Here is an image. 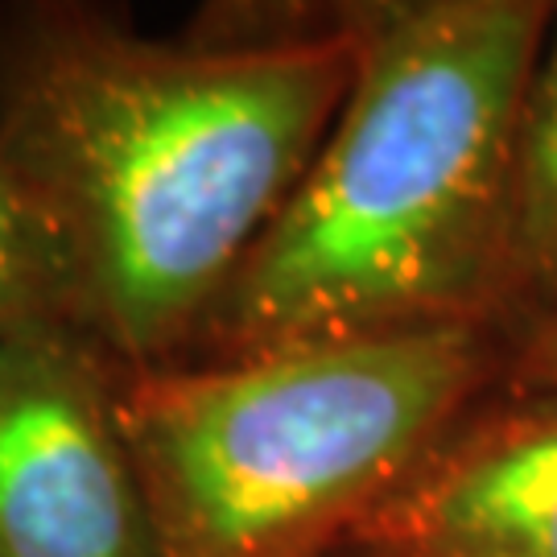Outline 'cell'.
<instances>
[{"instance_id":"277c9868","label":"cell","mask_w":557,"mask_h":557,"mask_svg":"<svg viewBox=\"0 0 557 557\" xmlns=\"http://www.w3.org/2000/svg\"><path fill=\"white\" fill-rule=\"evenodd\" d=\"M120 380L79 322L0 331V557H158Z\"/></svg>"},{"instance_id":"7a4b0ae2","label":"cell","mask_w":557,"mask_h":557,"mask_svg":"<svg viewBox=\"0 0 557 557\" xmlns=\"http://www.w3.org/2000/svg\"><path fill=\"white\" fill-rule=\"evenodd\" d=\"M554 4L351 13L356 79L182 363L508 319L520 103Z\"/></svg>"},{"instance_id":"ba28073f","label":"cell","mask_w":557,"mask_h":557,"mask_svg":"<svg viewBox=\"0 0 557 557\" xmlns=\"http://www.w3.org/2000/svg\"><path fill=\"white\" fill-rule=\"evenodd\" d=\"M504 388L512 397H557V314L520 331L517 351L504 359Z\"/></svg>"},{"instance_id":"52a82bcc","label":"cell","mask_w":557,"mask_h":557,"mask_svg":"<svg viewBox=\"0 0 557 557\" xmlns=\"http://www.w3.org/2000/svg\"><path fill=\"white\" fill-rule=\"evenodd\" d=\"M38 319H71L66 285L46 227L0 165V331Z\"/></svg>"},{"instance_id":"6da1fadb","label":"cell","mask_w":557,"mask_h":557,"mask_svg":"<svg viewBox=\"0 0 557 557\" xmlns=\"http://www.w3.org/2000/svg\"><path fill=\"white\" fill-rule=\"evenodd\" d=\"M351 79V17L153 41L34 9L0 29V165L50 236L71 319L124 372L190 356Z\"/></svg>"},{"instance_id":"8992f818","label":"cell","mask_w":557,"mask_h":557,"mask_svg":"<svg viewBox=\"0 0 557 557\" xmlns=\"http://www.w3.org/2000/svg\"><path fill=\"white\" fill-rule=\"evenodd\" d=\"M557 314V4L520 103L508 220V319Z\"/></svg>"},{"instance_id":"5b68a950","label":"cell","mask_w":557,"mask_h":557,"mask_svg":"<svg viewBox=\"0 0 557 557\" xmlns=\"http://www.w3.org/2000/svg\"><path fill=\"white\" fill-rule=\"evenodd\" d=\"M351 545L363 557H557V397L458 421Z\"/></svg>"},{"instance_id":"3957f363","label":"cell","mask_w":557,"mask_h":557,"mask_svg":"<svg viewBox=\"0 0 557 557\" xmlns=\"http://www.w3.org/2000/svg\"><path fill=\"white\" fill-rule=\"evenodd\" d=\"M499 376L492 326L124 372L120 425L158 557H322Z\"/></svg>"}]
</instances>
